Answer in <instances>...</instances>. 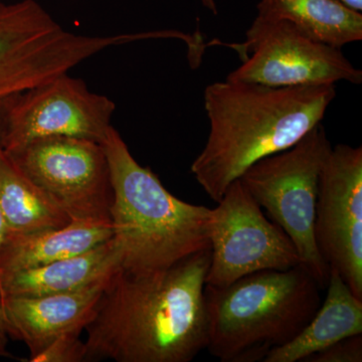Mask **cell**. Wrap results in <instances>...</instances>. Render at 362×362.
<instances>
[{"label":"cell","mask_w":362,"mask_h":362,"mask_svg":"<svg viewBox=\"0 0 362 362\" xmlns=\"http://www.w3.org/2000/svg\"><path fill=\"white\" fill-rule=\"evenodd\" d=\"M115 109L112 100L90 92L84 81L63 74L1 102L2 147L13 151L33 140L57 136L102 144Z\"/></svg>","instance_id":"30bf717a"},{"label":"cell","mask_w":362,"mask_h":362,"mask_svg":"<svg viewBox=\"0 0 362 362\" xmlns=\"http://www.w3.org/2000/svg\"><path fill=\"white\" fill-rule=\"evenodd\" d=\"M113 187L111 225L121 270L163 271L209 249L211 209L177 199L143 168L112 127L102 143Z\"/></svg>","instance_id":"3957f363"},{"label":"cell","mask_w":362,"mask_h":362,"mask_svg":"<svg viewBox=\"0 0 362 362\" xmlns=\"http://www.w3.org/2000/svg\"><path fill=\"white\" fill-rule=\"evenodd\" d=\"M80 334L70 332L62 335L28 362H85L86 344Z\"/></svg>","instance_id":"ac0fdd59"},{"label":"cell","mask_w":362,"mask_h":362,"mask_svg":"<svg viewBox=\"0 0 362 362\" xmlns=\"http://www.w3.org/2000/svg\"><path fill=\"white\" fill-rule=\"evenodd\" d=\"M114 45L66 30L35 0L0 4V101L69 73Z\"/></svg>","instance_id":"8992f818"},{"label":"cell","mask_w":362,"mask_h":362,"mask_svg":"<svg viewBox=\"0 0 362 362\" xmlns=\"http://www.w3.org/2000/svg\"><path fill=\"white\" fill-rule=\"evenodd\" d=\"M109 280L78 291L0 300L7 333L25 342L30 350V358L25 361L39 356L62 335L82 332L93 318Z\"/></svg>","instance_id":"7c38bea8"},{"label":"cell","mask_w":362,"mask_h":362,"mask_svg":"<svg viewBox=\"0 0 362 362\" xmlns=\"http://www.w3.org/2000/svg\"><path fill=\"white\" fill-rule=\"evenodd\" d=\"M257 9L258 18L288 21L337 49L362 40V13L339 0H259Z\"/></svg>","instance_id":"2e32d148"},{"label":"cell","mask_w":362,"mask_h":362,"mask_svg":"<svg viewBox=\"0 0 362 362\" xmlns=\"http://www.w3.org/2000/svg\"><path fill=\"white\" fill-rule=\"evenodd\" d=\"M319 252L362 299V148L331 149L319 180L314 221Z\"/></svg>","instance_id":"8fae6325"},{"label":"cell","mask_w":362,"mask_h":362,"mask_svg":"<svg viewBox=\"0 0 362 362\" xmlns=\"http://www.w3.org/2000/svg\"><path fill=\"white\" fill-rule=\"evenodd\" d=\"M335 96V85L275 88L226 78L207 86L209 134L190 168L195 180L218 204L252 164L291 148L321 124Z\"/></svg>","instance_id":"7a4b0ae2"},{"label":"cell","mask_w":362,"mask_h":362,"mask_svg":"<svg viewBox=\"0 0 362 362\" xmlns=\"http://www.w3.org/2000/svg\"><path fill=\"white\" fill-rule=\"evenodd\" d=\"M345 6L350 7L354 11L362 13V0H339Z\"/></svg>","instance_id":"44dd1931"},{"label":"cell","mask_w":362,"mask_h":362,"mask_svg":"<svg viewBox=\"0 0 362 362\" xmlns=\"http://www.w3.org/2000/svg\"><path fill=\"white\" fill-rule=\"evenodd\" d=\"M327 296L315 315L292 341L272 350L265 362H298L333 343L362 333V299L330 269Z\"/></svg>","instance_id":"9a60e30c"},{"label":"cell","mask_w":362,"mask_h":362,"mask_svg":"<svg viewBox=\"0 0 362 362\" xmlns=\"http://www.w3.org/2000/svg\"><path fill=\"white\" fill-rule=\"evenodd\" d=\"M211 249L163 271L112 276L85 330V362H189L207 346Z\"/></svg>","instance_id":"6da1fadb"},{"label":"cell","mask_w":362,"mask_h":362,"mask_svg":"<svg viewBox=\"0 0 362 362\" xmlns=\"http://www.w3.org/2000/svg\"><path fill=\"white\" fill-rule=\"evenodd\" d=\"M0 216L4 233L11 235L61 228L71 221L4 151L0 161Z\"/></svg>","instance_id":"e0dca14e"},{"label":"cell","mask_w":362,"mask_h":362,"mask_svg":"<svg viewBox=\"0 0 362 362\" xmlns=\"http://www.w3.org/2000/svg\"><path fill=\"white\" fill-rule=\"evenodd\" d=\"M0 104H1V101H0ZM2 154H4V147H2L1 134H0V161H1ZM4 223H2L1 216H0V243H1L2 238H4Z\"/></svg>","instance_id":"603a6c76"},{"label":"cell","mask_w":362,"mask_h":362,"mask_svg":"<svg viewBox=\"0 0 362 362\" xmlns=\"http://www.w3.org/2000/svg\"><path fill=\"white\" fill-rule=\"evenodd\" d=\"M0 4H1V2H0Z\"/></svg>","instance_id":"cb8c5ba5"},{"label":"cell","mask_w":362,"mask_h":362,"mask_svg":"<svg viewBox=\"0 0 362 362\" xmlns=\"http://www.w3.org/2000/svg\"><path fill=\"white\" fill-rule=\"evenodd\" d=\"M6 153L71 221L111 223L113 187L101 143L57 136Z\"/></svg>","instance_id":"52a82bcc"},{"label":"cell","mask_w":362,"mask_h":362,"mask_svg":"<svg viewBox=\"0 0 362 362\" xmlns=\"http://www.w3.org/2000/svg\"><path fill=\"white\" fill-rule=\"evenodd\" d=\"M7 337H8V333H7L6 323L4 320V312L0 307V356L13 357L6 350Z\"/></svg>","instance_id":"ffe728a7"},{"label":"cell","mask_w":362,"mask_h":362,"mask_svg":"<svg viewBox=\"0 0 362 362\" xmlns=\"http://www.w3.org/2000/svg\"><path fill=\"white\" fill-rule=\"evenodd\" d=\"M362 337L354 335L333 343L316 354L305 358L303 362H361Z\"/></svg>","instance_id":"d6986e66"},{"label":"cell","mask_w":362,"mask_h":362,"mask_svg":"<svg viewBox=\"0 0 362 362\" xmlns=\"http://www.w3.org/2000/svg\"><path fill=\"white\" fill-rule=\"evenodd\" d=\"M320 290L302 264L256 272L223 287L206 284V349L221 362L264 361L310 322Z\"/></svg>","instance_id":"277c9868"},{"label":"cell","mask_w":362,"mask_h":362,"mask_svg":"<svg viewBox=\"0 0 362 362\" xmlns=\"http://www.w3.org/2000/svg\"><path fill=\"white\" fill-rule=\"evenodd\" d=\"M202 2V6L206 7L207 11H211V13H214V16L218 14V6H216V0H199Z\"/></svg>","instance_id":"7402d4cb"},{"label":"cell","mask_w":362,"mask_h":362,"mask_svg":"<svg viewBox=\"0 0 362 362\" xmlns=\"http://www.w3.org/2000/svg\"><path fill=\"white\" fill-rule=\"evenodd\" d=\"M111 223L71 221L61 228L11 235L0 243V275L71 258L108 242Z\"/></svg>","instance_id":"5bb4252c"},{"label":"cell","mask_w":362,"mask_h":362,"mask_svg":"<svg viewBox=\"0 0 362 362\" xmlns=\"http://www.w3.org/2000/svg\"><path fill=\"white\" fill-rule=\"evenodd\" d=\"M331 149L319 124L291 148L261 159L240 177L266 216L291 239L321 289L327 287L330 268L317 247L314 221L321 170Z\"/></svg>","instance_id":"5b68a950"},{"label":"cell","mask_w":362,"mask_h":362,"mask_svg":"<svg viewBox=\"0 0 362 362\" xmlns=\"http://www.w3.org/2000/svg\"><path fill=\"white\" fill-rule=\"evenodd\" d=\"M113 240L94 249L28 270L0 275V300L8 296H45L78 291L109 280L120 270Z\"/></svg>","instance_id":"4fadbf2b"},{"label":"cell","mask_w":362,"mask_h":362,"mask_svg":"<svg viewBox=\"0 0 362 362\" xmlns=\"http://www.w3.org/2000/svg\"><path fill=\"white\" fill-rule=\"evenodd\" d=\"M246 35L237 45L244 63L228 80L275 88L362 83L361 70L341 49L311 39L288 21L257 16Z\"/></svg>","instance_id":"9c48e42d"},{"label":"cell","mask_w":362,"mask_h":362,"mask_svg":"<svg viewBox=\"0 0 362 362\" xmlns=\"http://www.w3.org/2000/svg\"><path fill=\"white\" fill-rule=\"evenodd\" d=\"M209 244L206 284L218 287L256 272L284 271L302 264L291 239L263 213L240 178L211 209Z\"/></svg>","instance_id":"ba28073f"}]
</instances>
